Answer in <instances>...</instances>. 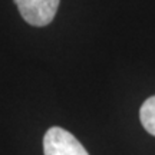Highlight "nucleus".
<instances>
[{
	"label": "nucleus",
	"instance_id": "nucleus-1",
	"mask_svg": "<svg viewBox=\"0 0 155 155\" xmlns=\"http://www.w3.org/2000/svg\"><path fill=\"white\" fill-rule=\"evenodd\" d=\"M45 155H89L71 132L61 127L49 128L43 137Z\"/></svg>",
	"mask_w": 155,
	"mask_h": 155
},
{
	"label": "nucleus",
	"instance_id": "nucleus-2",
	"mask_svg": "<svg viewBox=\"0 0 155 155\" xmlns=\"http://www.w3.org/2000/svg\"><path fill=\"white\" fill-rule=\"evenodd\" d=\"M61 0H15L22 17L32 26L49 25L58 12Z\"/></svg>",
	"mask_w": 155,
	"mask_h": 155
},
{
	"label": "nucleus",
	"instance_id": "nucleus-3",
	"mask_svg": "<svg viewBox=\"0 0 155 155\" xmlns=\"http://www.w3.org/2000/svg\"><path fill=\"white\" fill-rule=\"evenodd\" d=\"M139 119L145 131L155 137V95L142 104L139 109Z\"/></svg>",
	"mask_w": 155,
	"mask_h": 155
}]
</instances>
